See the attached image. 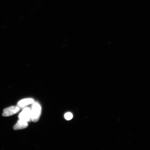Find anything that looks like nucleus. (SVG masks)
I'll return each mask as SVG.
<instances>
[{
  "label": "nucleus",
  "mask_w": 150,
  "mask_h": 150,
  "mask_svg": "<svg viewBox=\"0 0 150 150\" xmlns=\"http://www.w3.org/2000/svg\"><path fill=\"white\" fill-rule=\"evenodd\" d=\"M28 122L19 119L15 125L13 129L14 130H21L27 128L28 126Z\"/></svg>",
  "instance_id": "obj_4"
},
{
  "label": "nucleus",
  "mask_w": 150,
  "mask_h": 150,
  "mask_svg": "<svg viewBox=\"0 0 150 150\" xmlns=\"http://www.w3.org/2000/svg\"><path fill=\"white\" fill-rule=\"evenodd\" d=\"M20 108L18 106H12L5 108L2 114L4 117H10L14 115L19 111Z\"/></svg>",
  "instance_id": "obj_3"
},
{
  "label": "nucleus",
  "mask_w": 150,
  "mask_h": 150,
  "mask_svg": "<svg viewBox=\"0 0 150 150\" xmlns=\"http://www.w3.org/2000/svg\"><path fill=\"white\" fill-rule=\"evenodd\" d=\"M31 110V120L36 122L39 120L42 114L41 105L37 102L33 103Z\"/></svg>",
  "instance_id": "obj_1"
},
{
  "label": "nucleus",
  "mask_w": 150,
  "mask_h": 150,
  "mask_svg": "<svg viewBox=\"0 0 150 150\" xmlns=\"http://www.w3.org/2000/svg\"><path fill=\"white\" fill-rule=\"evenodd\" d=\"M34 102V99L32 98H26L22 99L19 102L18 106L19 108H23L30 104H33Z\"/></svg>",
  "instance_id": "obj_5"
},
{
  "label": "nucleus",
  "mask_w": 150,
  "mask_h": 150,
  "mask_svg": "<svg viewBox=\"0 0 150 150\" xmlns=\"http://www.w3.org/2000/svg\"><path fill=\"white\" fill-rule=\"evenodd\" d=\"M19 119L29 122L31 120V110L29 108H24L18 115Z\"/></svg>",
  "instance_id": "obj_2"
},
{
  "label": "nucleus",
  "mask_w": 150,
  "mask_h": 150,
  "mask_svg": "<svg viewBox=\"0 0 150 150\" xmlns=\"http://www.w3.org/2000/svg\"><path fill=\"white\" fill-rule=\"evenodd\" d=\"M73 117V114L70 112H67L64 115L65 118L67 120H70L72 119Z\"/></svg>",
  "instance_id": "obj_6"
}]
</instances>
